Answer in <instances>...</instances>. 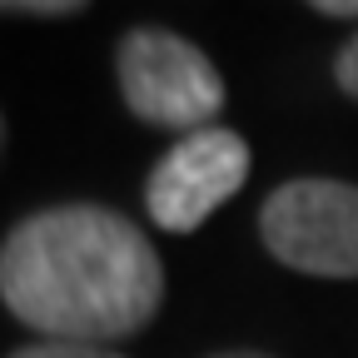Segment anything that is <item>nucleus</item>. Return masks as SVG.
Here are the masks:
<instances>
[{"mask_svg": "<svg viewBox=\"0 0 358 358\" xmlns=\"http://www.w3.org/2000/svg\"><path fill=\"white\" fill-rule=\"evenodd\" d=\"M0 299L55 343H110L155 319L164 268L134 219L100 204H60L6 234Z\"/></svg>", "mask_w": 358, "mask_h": 358, "instance_id": "obj_1", "label": "nucleus"}, {"mask_svg": "<svg viewBox=\"0 0 358 358\" xmlns=\"http://www.w3.org/2000/svg\"><path fill=\"white\" fill-rule=\"evenodd\" d=\"M115 70L124 105L150 124L194 134L224 110V80L214 60L174 30H129L120 40Z\"/></svg>", "mask_w": 358, "mask_h": 358, "instance_id": "obj_2", "label": "nucleus"}, {"mask_svg": "<svg viewBox=\"0 0 358 358\" xmlns=\"http://www.w3.org/2000/svg\"><path fill=\"white\" fill-rule=\"evenodd\" d=\"M259 234L279 264L319 279H358V185L289 179L259 209Z\"/></svg>", "mask_w": 358, "mask_h": 358, "instance_id": "obj_3", "label": "nucleus"}, {"mask_svg": "<svg viewBox=\"0 0 358 358\" xmlns=\"http://www.w3.org/2000/svg\"><path fill=\"white\" fill-rule=\"evenodd\" d=\"M244 179H249V145L239 134L219 124L194 129L155 164L145 185L150 219L169 234H189L224 199L239 194Z\"/></svg>", "mask_w": 358, "mask_h": 358, "instance_id": "obj_4", "label": "nucleus"}, {"mask_svg": "<svg viewBox=\"0 0 358 358\" xmlns=\"http://www.w3.org/2000/svg\"><path fill=\"white\" fill-rule=\"evenodd\" d=\"M10 358H124L105 343H55V338H40V343H25L15 348Z\"/></svg>", "mask_w": 358, "mask_h": 358, "instance_id": "obj_5", "label": "nucleus"}, {"mask_svg": "<svg viewBox=\"0 0 358 358\" xmlns=\"http://www.w3.org/2000/svg\"><path fill=\"white\" fill-rule=\"evenodd\" d=\"M80 0H0V15H80Z\"/></svg>", "mask_w": 358, "mask_h": 358, "instance_id": "obj_6", "label": "nucleus"}, {"mask_svg": "<svg viewBox=\"0 0 358 358\" xmlns=\"http://www.w3.org/2000/svg\"><path fill=\"white\" fill-rule=\"evenodd\" d=\"M334 80L348 90L353 100H358V35L343 45V50H338V60H334Z\"/></svg>", "mask_w": 358, "mask_h": 358, "instance_id": "obj_7", "label": "nucleus"}, {"mask_svg": "<svg viewBox=\"0 0 358 358\" xmlns=\"http://www.w3.org/2000/svg\"><path fill=\"white\" fill-rule=\"evenodd\" d=\"M319 15H358V0H319Z\"/></svg>", "mask_w": 358, "mask_h": 358, "instance_id": "obj_8", "label": "nucleus"}, {"mask_svg": "<svg viewBox=\"0 0 358 358\" xmlns=\"http://www.w3.org/2000/svg\"><path fill=\"white\" fill-rule=\"evenodd\" d=\"M219 358H268V353H219Z\"/></svg>", "mask_w": 358, "mask_h": 358, "instance_id": "obj_9", "label": "nucleus"}, {"mask_svg": "<svg viewBox=\"0 0 358 358\" xmlns=\"http://www.w3.org/2000/svg\"><path fill=\"white\" fill-rule=\"evenodd\" d=\"M0 145H6V115H0Z\"/></svg>", "mask_w": 358, "mask_h": 358, "instance_id": "obj_10", "label": "nucleus"}]
</instances>
